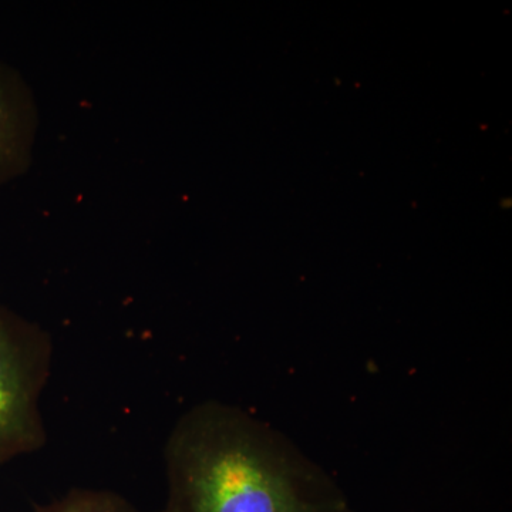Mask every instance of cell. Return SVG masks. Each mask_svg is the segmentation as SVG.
I'll return each instance as SVG.
<instances>
[{"mask_svg": "<svg viewBox=\"0 0 512 512\" xmlns=\"http://www.w3.org/2000/svg\"><path fill=\"white\" fill-rule=\"evenodd\" d=\"M33 512H141L123 495L107 490L73 488L49 504H37Z\"/></svg>", "mask_w": 512, "mask_h": 512, "instance_id": "cell-4", "label": "cell"}, {"mask_svg": "<svg viewBox=\"0 0 512 512\" xmlns=\"http://www.w3.org/2000/svg\"><path fill=\"white\" fill-rule=\"evenodd\" d=\"M160 512H345V497L282 434L244 410L208 402L175 424L164 447Z\"/></svg>", "mask_w": 512, "mask_h": 512, "instance_id": "cell-1", "label": "cell"}, {"mask_svg": "<svg viewBox=\"0 0 512 512\" xmlns=\"http://www.w3.org/2000/svg\"><path fill=\"white\" fill-rule=\"evenodd\" d=\"M37 126L32 90L13 67L0 62V187L28 173Z\"/></svg>", "mask_w": 512, "mask_h": 512, "instance_id": "cell-3", "label": "cell"}, {"mask_svg": "<svg viewBox=\"0 0 512 512\" xmlns=\"http://www.w3.org/2000/svg\"><path fill=\"white\" fill-rule=\"evenodd\" d=\"M52 357L49 333L0 303V466L46 444L40 396Z\"/></svg>", "mask_w": 512, "mask_h": 512, "instance_id": "cell-2", "label": "cell"}]
</instances>
